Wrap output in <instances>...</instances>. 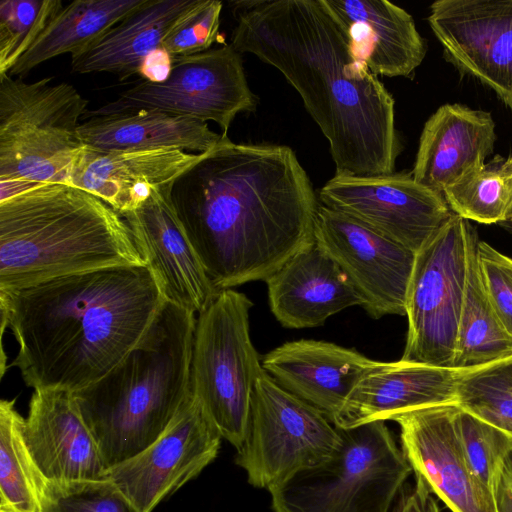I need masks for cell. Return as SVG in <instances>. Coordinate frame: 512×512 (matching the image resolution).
Listing matches in <instances>:
<instances>
[{"label": "cell", "instance_id": "1", "mask_svg": "<svg viewBox=\"0 0 512 512\" xmlns=\"http://www.w3.org/2000/svg\"><path fill=\"white\" fill-rule=\"evenodd\" d=\"M186 235L218 291L266 281L314 243L319 202L288 146L229 138L173 185Z\"/></svg>", "mask_w": 512, "mask_h": 512}, {"label": "cell", "instance_id": "2", "mask_svg": "<svg viewBox=\"0 0 512 512\" xmlns=\"http://www.w3.org/2000/svg\"><path fill=\"white\" fill-rule=\"evenodd\" d=\"M231 44L276 68L327 138L336 175L395 172V102L325 0L239 2Z\"/></svg>", "mask_w": 512, "mask_h": 512}, {"label": "cell", "instance_id": "3", "mask_svg": "<svg viewBox=\"0 0 512 512\" xmlns=\"http://www.w3.org/2000/svg\"><path fill=\"white\" fill-rule=\"evenodd\" d=\"M166 300L148 266L110 267L0 289L2 332L33 389L77 392L117 366L143 339Z\"/></svg>", "mask_w": 512, "mask_h": 512}, {"label": "cell", "instance_id": "4", "mask_svg": "<svg viewBox=\"0 0 512 512\" xmlns=\"http://www.w3.org/2000/svg\"><path fill=\"white\" fill-rule=\"evenodd\" d=\"M124 266L148 265L124 217L93 194L40 183L0 201V289Z\"/></svg>", "mask_w": 512, "mask_h": 512}, {"label": "cell", "instance_id": "5", "mask_svg": "<svg viewBox=\"0 0 512 512\" xmlns=\"http://www.w3.org/2000/svg\"><path fill=\"white\" fill-rule=\"evenodd\" d=\"M195 315L166 301L137 346L74 393L107 470L152 444L192 396Z\"/></svg>", "mask_w": 512, "mask_h": 512}, {"label": "cell", "instance_id": "6", "mask_svg": "<svg viewBox=\"0 0 512 512\" xmlns=\"http://www.w3.org/2000/svg\"><path fill=\"white\" fill-rule=\"evenodd\" d=\"M0 75V201L40 183L69 184L86 146L88 100L66 82Z\"/></svg>", "mask_w": 512, "mask_h": 512}, {"label": "cell", "instance_id": "7", "mask_svg": "<svg viewBox=\"0 0 512 512\" xmlns=\"http://www.w3.org/2000/svg\"><path fill=\"white\" fill-rule=\"evenodd\" d=\"M337 428L329 460L270 491L273 512H390L413 470L385 421Z\"/></svg>", "mask_w": 512, "mask_h": 512}, {"label": "cell", "instance_id": "8", "mask_svg": "<svg viewBox=\"0 0 512 512\" xmlns=\"http://www.w3.org/2000/svg\"><path fill=\"white\" fill-rule=\"evenodd\" d=\"M252 306L241 292L219 291L198 313L194 332L192 396L236 450L245 437L254 385L263 371L250 337Z\"/></svg>", "mask_w": 512, "mask_h": 512}, {"label": "cell", "instance_id": "9", "mask_svg": "<svg viewBox=\"0 0 512 512\" xmlns=\"http://www.w3.org/2000/svg\"><path fill=\"white\" fill-rule=\"evenodd\" d=\"M340 445L339 429L321 411L282 388L263 369L235 455L250 485L270 492L298 472L329 460Z\"/></svg>", "mask_w": 512, "mask_h": 512}, {"label": "cell", "instance_id": "10", "mask_svg": "<svg viewBox=\"0 0 512 512\" xmlns=\"http://www.w3.org/2000/svg\"><path fill=\"white\" fill-rule=\"evenodd\" d=\"M472 225L453 213L416 253L407 296L402 360L454 367Z\"/></svg>", "mask_w": 512, "mask_h": 512}, {"label": "cell", "instance_id": "11", "mask_svg": "<svg viewBox=\"0 0 512 512\" xmlns=\"http://www.w3.org/2000/svg\"><path fill=\"white\" fill-rule=\"evenodd\" d=\"M240 53L232 44L173 59L169 77L162 83L143 81L123 91L90 117L140 109L160 110L218 124L227 136L237 114L256 108Z\"/></svg>", "mask_w": 512, "mask_h": 512}, {"label": "cell", "instance_id": "12", "mask_svg": "<svg viewBox=\"0 0 512 512\" xmlns=\"http://www.w3.org/2000/svg\"><path fill=\"white\" fill-rule=\"evenodd\" d=\"M322 205L342 212L417 253L451 218L443 194L411 174L336 175L318 194Z\"/></svg>", "mask_w": 512, "mask_h": 512}, {"label": "cell", "instance_id": "13", "mask_svg": "<svg viewBox=\"0 0 512 512\" xmlns=\"http://www.w3.org/2000/svg\"><path fill=\"white\" fill-rule=\"evenodd\" d=\"M314 241L344 272L370 317L406 315L415 252L322 204L317 211Z\"/></svg>", "mask_w": 512, "mask_h": 512}, {"label": "cell", "instance_id": "14", "mask_svg": "<svg viewBox=\"0 0 512 512\" xmlns=\"http://www.w3.org/2000/svg\"><path fill=\"white\" fill-rule=\"evenodd\" d=\"M222 436L193 396L164 432L134 457L106 472L140 512H152L197 477L220 450Z\"/></svg>", "mask_w": 512, "mask_h": 512}, {"label": "cell", "instance_id": "15", "mask_svg": "<svg viewBox=\"0 0 512 512\" xmlns=\"http://www.w3.org/2000/svg\"><path fill=\"white\" fill-rule=\"evenodd\" d=\"M428 22L447 61L492 89L512 114V0H438Z\"/></svg>", "mask_w": 512, "mask_h": 512}, {"label": "cell", "instance_id": "16", "mask_svg": "<svg viewBox=\"0 0 512 512\" xmlns=\"http://www.w3.org/2000/svg\"><path fill=\"white\" fill-rule=\"evenodd\" d=\"M456 405L401 413V449L421 480L452 512H497L493 490L472 471L457 431Z\"/></svg>", "mask_w": 512, "mask_h": 512}, {"label": "cell", "instance_id": "17", "mask_svg": "<svg viewBox=\"0 0 512 512\" xmlns=\"http://www.w3.org/2000/svg\"><path fill=\"white\" fill-rule=\"evenodd\" d=\"M173 185L155 189L137 209L122 216L165 300L198 314L218 294L177 216Z\"/></svg>", "mask_w": 512, "mask_h": 512}, {"label": "cell", "instance_id": "18", "mask_svg": "<svg viewBox=\"0 0 512 512\" xmlns=\"http://www.w3.org/2000/svg\"><path fill=\"white\" fill-rule=\"evenodd\" d=\"M485 365L443 367L402 359L378 362L357 383L332 423L347 429L393 420L421 408L456 405L462 380Z\"/></svg>", "mask_w": 512, "mask_h": 512}, {"label": "cell", "instance_id": "19", "mask_svg": "<svg viewBox=\"0 0 512 512\" xmlns=\"http://www.w3.org/2000/svg\"><path fill=\"white\" fill-rule=\"evenodd\" d=\"M23 433L30 455L45 480L106 478L107 468L73 392L34 389Z\"/></svg>", "mask_w": 512, "mask_h": 512}, {"label": "cell", "instance_id": "20", "mask_svg": "<svg viewBox=\"0 0 512 512\" xmlns=\"http://www.w3.org/2000/svg\"><path fill=\"white\" fill-rule=\"evenodd\" d=\"M378 362L332 342L300 339L271 350L261 364L278 385L333 422L354 387Z\"/></svg>", "mask_w": 512, "mask_h": 512}, {"label": "cell", "instance_id": "21", "mask_svg": "<svg viewBox=\"0 0 512 512\" xmlns=\"http://www.w3.org/2000/svg\"><path fill=\"white\" fill-rule=\"evenodd\" d=\"M205 153L171 147L102 152L86 146L68 185L93 194L123 215L137 209L155 189L174 184Z\"/></svg>", "mask_w": 512, "mask_h": 512}, {"label": "cell", "instance_id": "22", "mask_svg": "<svg viewBox=\"0 0 512 512\" xmlns=\"http://www.w3.org/2000/svg\"><path fill=\"white\" fill-rule=\"evenodd\" d=\"M271 312L286 328L317 327L362 300L338 264L314 243L266 281Z\"/></svg>", "mask_w": 512, "mask_h": 512}, {"label": "cell", "instance_id": "23", "mask_svg": "<svg viewBox=\"0 0 512 512\" xmlns=\"http://www.w3.org/2000/svg\"><path fill=\"white\" fill-rule=\"evenodd\" d=\"M496 138L489 112L442 105L423 127L411 175L420 185L443 194L463 175L485 164Z\"/></svg>", "mask_w": 512, "mask_h": 512}, {"label": "cell", "instance_id": "24", "mask_svg": "<svg viewBox=\"0 0 512 512\" xmlns=\"http://www.w3.org/2000/svg\"><path fill=\"white\" fill-rule=\"evenodd\" d=\"M347 27L374 75L408 77L422 63L426 45L412 16L386 0H325Z\"/></svg>", "mask_w": 512, "mask_h": 512}, {"label": "cell", "instance_id": "25", "mask_svg": "<svg viewBox=\"0 0 512 512\" xmlns=\"http://www.w3.org/2000/svg\"><path fill=\"white\" fill-rule=\"evenodd\" d=\"M79 135L85 146L102 152L171 147L203 153L228 138L207 122L154 109L91 117L80 124Z\"/></svg>", "mask_w": 512, "mask_h": 512}, {"label": "cell", "instance_id": "26", "mask_svg": "<svg viewBox=\"0 0 512 512\" xmlns=\"http://www.w3.org/2000/svg\"><path fill=\"white\" fill-rule=\"evenodd\" d=\"M196 0H147L109 29L80 55L71 69L80 74L108 72L121 80L138 74L145 57L162 46L166 35Z\"/></svg>", "mask_w": 512, "mask_h": 512}, {"label": "cell", "instance_id": "27", "mask_svg": "<svg viewBox=\"0 0 512 512\" xmlns=\"http://www.w3.org/2000/svg\"><path fill=\"white\" fill-rule=\"evenodd\" d=\"M147 0H76L63 6L8 75L24 77L54 57L74 58Z\"/></svg>", "mask_w": 512, "mask_h": 512}, {"label": "cell", "instance_id": "28", "mask_svg": "<svg viewBox=\"0 0 512 512\" xmlns=\"http://www.w3.org/2000/svg\"><path fill=\"white\" fill-rule=\"evenodd\" d=\"M478 241L472 226L454 367L478 366L512 356V338L501 325L480 276L476 255Z\"/></svg>", "mask_w": 512, "mask_h": 512}, {"label": "cell", "instance_id": "29", "mask_svg": "<svg viewBox=\"0 0 512 512\" xmlns=\"http://www.w3.org/2000/svg\"><path fill=\"white\" fill-rule=\"evenodd\" d=\"M15 399L0 402V512H41L45 479L27 448Z\"/></svg>", "mask_w": 512, "mask_h": 512}, {"label": "cell", "instance_id": "30", "mask_svg": "<svg viewBox=\"0 0 512 512\" xmlns=\"http://www.w3.org/2000/svg\"><path fill=\"white\" fill-rule=\"evenodd\" d=\"M451 211L470 221L494 224L512 218V154L496 156L446 188Z\"/></svg>", "mask_w": 512, "mask_h": 512}, {"label": "cell", "instance_id": "31", "mask_svg": "<svg viewBox=\"0 0 512 512\" xmlns=\"http://www.w3.org/2000/svg\"><path fill=\"white\" fill-rule=\"evenodd\" d=\"M456 406L512 436V356L467 375Z\"/></svg>", "mask_w": 512, "mask_h": 512}, {"label": "cell", "instance_id": "32", "mask_svg": "<svg viewBox=\"0 0 512 512\" xmlns=\"http://www.w3.org/2000/svg\"><path fill=\"white\" fill-rule=\"evenodd\" d=\"M63 6L60 0L1 1L0 75L10 72Z\"/></svg>", "mask_w": 512, "mask_h": 512}, {"label": "cell", "instance_id": "33", "mask_svg": "<svg viewBox=\"0 0 512 512\" xmlns=\"http://www.w3.org/2000/svg\"><path fill=\"white\" fill-rule=\"evenodd\" d=\"M41 512H140L110 479L45 481Z\"/></svg>", "mask_w": 512, "mask_h": 512}, {"label": "cell", "instance_id": "34", "mask_svg": "<svg viewBox=\"0 0 512 512\" xmlns=\"http://www.w3.org/2000/svg\"><path fill=\"white\" fill-rule=\"evenodd\" d=\"M456 426L472 471L493 490L501 462L512 453V436L459 407Z\"/></svg>", "mask_w": 512, "mask_h": 512}, {"label": "cell", "instance_id": "35", "mask_svg": "<svg viewBox=\"0 0 512 512\" xmlns=\"http://www.w3.org/2000/svg\"><path fill=\"white\" fill-rule=\"evenodd\" d=\"M222 2L196 0L166 35L162 46L172 59L205 52L218 40Z\"/></svg>", "mask_w": 512, "mask_h": 512}, {"label": "cell", "instance_id": "36", "mask_svg": "<svg viewBox=\"0 0 512 512\" xmlns=\"http://www.w3.org/2000/svg\"><path fill=\"white\" fill-rule=\"evenodd\" d=\"M476 255L489 301L512 338V258L482 240L477 243Z\"/></svg>", "mask_w": 512, "mask_h": 512}, {"label": "cell", "instance_id": "37", "mask_svg": "<svg viewBox=\"0 0 512 512\" xmlns=\"http://www.w3.org/2000/svg\"><path fill=\"white\" fill-rule=\"evenodd\" d=\"M390 512H440L433 493L419 479L414 485L402 489Z\"/></svg>", "mask_w": 512, "mask_h": 512}, {"label": "cell", "instance_id": "38", "mask_svg": "<svg viewBox=\"0 0 512 512\" xmlns=\"http://www.w3.org/2000/svg\"><path fill=\"white\" fill-rule=\"evenodd\" d=\"M173 65V59L168 51L159 47L150 52L138 70V74L146 82L162 83L170 75Z\"/></svg>", "mask_w": 512, "mask_h": 512}, {"label": "cell", "instance_id": "39", "mask_svg": "<svg viewBox=\"0 0 512 512\" xmlns=\"http://www.w3.org/2000/svg\"><path fill=\"white\" fill-rule=\"evenodd\" d=\"M493 493L497 512H512V453L499 466Z\"/></svg>", "mask_w": 512, "mask_h": 512}, {"label": "cell", "instance_id": "40", "mask_svg": "<svg viewBox=\"0 0 512 512\" xmlns=\"http://www.w3.org/2000/svg\"><path fill=\"white\" fill-rule=\"evenodd\" d=\"M510 222H511V224H512V218L510 219Z\"/></svg>", "mask_w": 512, "mask_h": 512}]
</instances>
